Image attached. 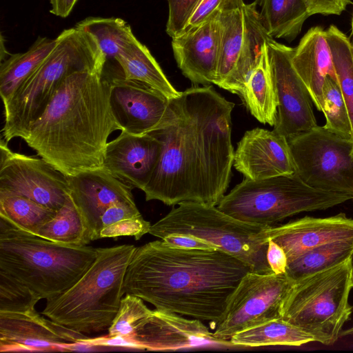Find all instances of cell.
I'll return each mask as SVG.
<instances>
[{
  "mask_svg": "<svg viewBox=\"0 0 353 353\" xmlns=\"http://www.w3.org/2000/svg\"><path fill=\"white\" fill-rule=\"evenodd\" d=\"M234 103L210 85L193 86L169 99L165 117L149 134L161 143L145 200L167 205L198 202L217 205L228 188L234 150Z\"/></svg>",
  "mask_w": 353,
  "mask_h": 353,
  "instance_id": "1",
  "label": "cell"
},
{
  "mask_svg": "<svg viewBox=\"0 0 353 353\" xmlns=\"http://www.w3.org/2000/svg\"><path fill=\"white\" fill-rule=\"evenodd\" d=\"M251 271L219 250L181 248L160 239L136 247L123 290L157 310L217 325L241 279Z\"/></svg>",
  "mask_w": 353,
  "mask_h": 353,
  "instance_id": "2",
  "label": "cell"
},
{
  "mask_svg": "<svg viewBox=\"0 0 353 353\" xmlns=\"http://www.w3.org/2000/svg\"><path fill=\"white\" fill-rule=\"evenodd\" d=\"M110 90L103 70L71 74L23 139L66 176L102 168L108 137L120 130Z\"/></svg>",
  "mask_w": 353,
  "mask_h": 353,
  "instance_id": "3",
  "label": "cell"
},
{
  "mask_svg": "<svg viewBox=\"0 0 353 353\" xmlns=\"http://www.w3.org/2000/svg\"><path fill=\"white\" fill-rule=\"evenodd\" d=\"M105 61L90 32L76 26L63 30L50 54L3 103V139H23L67 77L81 70H103Z\"/></svg>",
  "mask_w": 353,
  "mask_h": 353,
  "instance_id": "4",
  "label": "cell"
},
{
  "mask_svg": "<svg viewBox=\"0 0 353 353\" xmlns=\"http://www.w3.org/2000/svg\"><path fill=\"white\" fill-rule=\"evenodd\" d=\"M97 256V248L54 243L0 217V270L41 299L54 298L72 287Z\"/></svg>",
  "mask_w": 353,
  "mask_h": 353,
  "instance_id": "5",
  "label": "cell"
},
{
  "mask_svg": "<svg viewBox=\"0 0 353 353\" xmlns=\"http://www.w3.org/2000/svg\"><path fill=\"white\" fill-rule=\"evenodd\" d=\"M135 248L128 244L97 248L90 268L63 293L46 300L41 314L85 335L108 330L120 307L126 270Z\"/></svg>",
  "mask_w": 353,
  "mask_h": 353,
  "instance_id": "6",
  "label": "cell"
},
{
  "mask_svg": "<svg viewBox=\"0 0 353 353\" xmlns=\"http://www.w3.org/2000/svg\"><path fill=\"white\" fill-rule=\"evenodd\" d=\"M352 199L350 194L314 188L294 173L245 178L222 197L217 208L243 222L270 227L294 214L327 210Z\"/></svg>",
  "mask_w": 353,
  "mask_h": 353,
  "instance_id": "7",
  "label": "cell"
},
{
  "mask_svg": "<svg viewBox=\"0 0 353 353\" xmlns=\"http://www.w3.org/2000/svg\"><path fill=\"white\" fill-rule=\"evenodd\" d=\"M268 228L236 219L216 205L188 201L152 225L148 233L160 239L171 234H192L242 261L252 272L268 274L272 272L267 261Z\"/></svg>",
  "mask_w": 353,
  "mask_h": 353,
  "instance_id": "8",
  "label": "cell"
},
{
  "mask_svg": "<svg viewBox=\"0 0 353 353\" xmlns=\"http://www.w3.org/2000/svg\"><path fill=\"white\" fill-rule=\"evenodd\" d=\"M352 257L295 281L282 309V319L310 334L314 341L334 344L350 319L353 305Z\"/></svg>",
  "mask_w": 353,
  "mask_h": 353,
  "instance_id": "9",
  "label": "cell"
},
{
  "mask_svg": "<svg viewBox=\"0 0 353 353\" xmlns=\"http://www.w3.org/2000/svg\"><path fill=\"white\" fill-rule=\"evenodd\" d=\"M288 139L296 173L319 190L353 196V140L341 137L323 126Z\"/></svg>",
  "mask_w": 353,
  "mask_h": 353,
  "instance_id": "10",
  "label": "cell"
},
{
  "mask_svg": "<svg viewBox=\"0 0 353 353\" xmlns=\"http://www.w3.org/2000/svg\"><path fill=\"white\" fill-rule=\"evenodd\" d=\"M294 283L285 273L248 272L232 294L213 336L230 341L244 329L282 319L283 303Z\"/></svg>",
  "mask_w": 353,
  "mask_h": 353,
  "instance_id": "11",
  "label": "cell"
},
{
  "mask_svg": "<svg viewBox=\"0 0 353 353\" xmlns=\"http://www.w3.org/2000/svg\"><path fill=\"white\" fill-rule=\"evenodd\" d=\"M0 143V191L31 199L54 211L69 196L67 176L43 158L12 152Z\"/></svg>",
  "mask_w": 353,
  "mask_h": 353,
  "instance_id": "12",
  "label": "cell"
},
{
  "mask_svg": "<svg viewBox=\"0 0 353 353\" xmlns=\"http://www.w3.org/2000/svg\"><path fill=\"white\" fill-rule=\"evenodd\" d=\"M278 107L274 130L286 138L317 125L313 101L292 63L294 48L270 37L265 43Z\"/></svg>",
  "mask_w": 353,
  "mask_h": 353,
  "instance_id": "13",
  "label": "cell"
},
{
  "mask_svg": "<svg viewBox=\"0 0 353 353\" xmlns=\"http://www.w3.org/2000/svg\"><path fill=\"white\" fill-rule=\"evenodd\" d=\"M86 335L76 332L36 310L0 312V352L72 351L86 346Z\"/></svg>",
  "mask_w": 353,
  "mask_h": 353,
  "instance_id": "14",
  "label": "cell"
},
{
  "mask_svg": "<svg viewBox=\"0 0 353 353\" xmlns=\"http://www.w3.org/2000/svg\"><path fill=\"white\" fill-rule=\"evenodd\" d=\"M105 75L110 80V104L120 130L145 134L161 125L168 111V97L145 84L125 79L122 74Z\"/></svg>",
  "mask_w": 353,
  "mask_h": 353,
  "instance_id": "15",
  "label": "cell"
},
{
  "mask_svg": "<svg viewBox=\"0 0 353 353\" xmlns=\"http://www.w3.org/2000/svg\"><path fill=\"white\" fill-rule=\"evenodd\" d=\"M137 349L170 351L205 346H232L215 338L199 319H188L165 310H152L137 325L130 339Z\"/></svg>",
  "mask_w": 353,
  "mask_h": 353,
  "instance_id": "16",
  "label": "cell"
},
{
  "mask_svg": "<svg viewBox=\"0 0 353 353\" xmlns=\"http://www.w3.org/2000/svg\"><path fill=\"white\" fill-rule=\"evenodd\" d=\"M67 178L69 196L85 223L90 241L101 239V218L109 207L120 202L135 203L133 188L102 168Z\"/></svg>",
  "mask_w": 353,
  "mask_h": 353,
  "instance_id": "17",
  "label": "cell"
},
{
  "mask_svg": "<svg viewBox=\"0 0 353 353\" xmlns=\"http://www.w3.org/2000/svg\"><path fill=\"white\" fill-rule=\"evenodd\" d=\"M233 165L252 180L296 173L288 139L261 128L245 132L234 151Z\"/></svg>",
  "mask_w": 353,
  "mask_h": 353,
  "instance_id": "18",
  "label": "cell"
},
{
  "mask_svg": "<svg viewBox=\"0 0 353 353\" xmlns=\"http://www.w3.org/2000/svg\"><path fill=\"white\" fill-rule=\"evenodd\" d=\"M161 151V143L153 135L121 131L108 142L102 168L131 188L143 191L154 174Z\"/></svg>",
  "mask_w": 353,
  "mask_h": 353,
  "instance_id": "19",
  "label": "cell"
},
{
  "mask_svg": "<svg viewBox=\"0 0 353 353\" xmlns=\"http://www.w3.org/2000/svg\"><path fill=\"white\" fill-rule=\"evenodd\" d=\"M219 14L172 37L177 65L193 83L205 85L215 81L220 49Z\"/></svg>",
  "mask_w": 353,
  "mask_h": 353,
  "instance_id": "20",
  "label": "cell"
},
{
  "mask_svg": "<svg viewBox=\"0 0 353 353\" xmlns=\"http://www.w3.org/2000/svg\"><path fill=\"white\" fill-rule=\"evenodd\" d=\"M268 239L279 244L288 261L300 254L328 243L353 241V219L345 213L318 218L305 216L267 228Z\"/></svg>",
  "mask_w": 353,
  "mask_h": 353,
  "instance_id": "21",
  "label": "cell"
},
{
  "mask_svg": "<svg viewBox=\"0 0 353 353\" xmlns=\"http://www.w3.org/2000/svg\"><path fill=\"white\" fill-rule=\"evenodd\" d=\"M292 63L305 83L317 110L323 112V85L327 77L338 84L325 30L314 26L307 31L294 48Z\"/></svg>",
  "mask_w": 353,
  "mask_h": 353,
  "instance_id": "22",
  "label": "cell"
},
{
  "mask_svg": "<svg viewBox=\"0 0 353 353\" xmlns=\"http://www.w3.org/2000/svg\"><path fill=\"white\" fill-rule=\"evenodd\" d=\"M219 21L220 49L214 84L239 95L241 92L239 79V67L246 42L243 8L219 13Z\"/></svg>",
  "mask_w": 353,
  "mask_h": 353,
  "instance_id": "23",
  "label": "cell"
},
{
  "mask_svg": "<svg viewBox=\"0 0 353 353\" xmlns=\"http://www.w3.org/2000/svg\"><path fill=\"white\" fill-rule=\"evenodd\" d=\"M115 61L126 80L145 84L169 99L181 94L170 83L148 48L137 39L119 53Z\"/></svg>",
  "mask_w": 353,
  "mask_h": 353,
  "instance_id": "24",
  "label": "cell"
},
{
  "mask_svg": "<svg viewBox=\"0 0 353 353\" xmlns=\"http://www.w3.org/2000/svg\"><path fill=\"white\" fill-rule=\"evenodd\" d=\"M251 114L259 122L274 126L277 114V97L266 46L240 94Z\"/></svg>",
  "mask_w": 353,
  "mask_h": 353,
  "instance_id": "25",
  "label": "cell"
},
{
  "mask_svg": "<svg viewBox=\"0 0 353 353\" xmlns=\"http://www.w3.org/2000/svg\"><path fill=\"white\" fill-rule=\"evenodd\" d=\"M57 44V38L39 37L24 52L10 54L1 61L0 94L3 103L43 62Z\"/></svg>",
  "mask_w": 353,
  "mask_h": 353,
  "instance_id": "26",
  "label": "cell"
},
{
  "mask_svg": "<svg viewBox=\"0 0 353 353\" xmlns=\"http://www.w3.org/2000/svg\"><path fill=\"white\" fill-rule=\"evenodd\" d=\"M265 30L272 38L294 41L310 17L306 0H255Z\"/></svg>",
  "mask_w": 353,
  "mask_h": 353,
  "instance_id": "27",
  "label": "cell"
},
{
  "mask_svg": "<svg viewBox=\"0 0 353 353\" xmlns=\"http://www.w3.org/2000/svg\"><path fill=\"white\" fill-rule=\"evenodd\" d=\"M230 341L235 347L300 346L314 341L301 328L283 319L267 321L235 333Z\"/></svg>",
  "mask_w": 353,
  "mask_h": 353,
  "instance_id": "28",
  "label": "cell"
},
{
  "mask_svg": "<svg viewBox=\"0 0 353 353\" xmlns=\"http://www.w3.org/2000/svg\"><path fill=\"white\" fill-rule=\"evenodd\" d=\"M353 241H335L307 250L288 261L285 274L297 281L352 257Z\"/></svg>",
  "mask_w": 353,
  "mask_h": 353,
  "instance_id": "29",
  "label": "cell"
},
{
  "mask_svg": "<svg viewBox=\"0 0 353 353\" xmlns=\"http://www.w3.org/2000/svg\"><path fill=\"white\" fill-rule=\"evenodd\" d=\"M75 26L90 32L96 38L105 57V64L116 63L115 58L119 53L137 39L130 26L121 18L88 17Z\"/></svg>",
  "mask_w": 353,
  "mask_h": 353,
  "instance_id": "30",
  "label": "cell"
},
{
  "mask_svg": "<svg viewBox=\"0 0 353 353\" xmlns=\"http://www.w3.org/2000/svg\"><path fill=\"white\" fill-rule=\"evenodd\" d=\"M36 235L67 245H87L91 241L85 223L69 196L55 216L43 224Z\"/></svg>",
  "mask_w": 353,
  "mask_h": 353,
  "instance_id": "31",
  "label": "cell"
},
{
  "mask_svg": "<svg viewBox=\"0 0 353 353\" xmlns=\"http://www.w3.org/2000/svg\"><path fill=\"white\" fill-rule=\"evenodd\" d=\"M56 212L24 196L0 191V217L32 234Z\"/></svg>",
  "mask_w": 353,
  "mask_h": 353,
  "instance_id": "32",
  "label": "cell"
},
{
  "mask_svg": "<svg viewBox=\"0 0 353 353\" xmlns=\"http://www.w3.org/2000/svg\"><path fill=\"white\" fill-rule=\"evenodd\" d=\"M339 85L346 103L353 134V44L336 26L325 30Z\"/></svg>",
  "mask_w": 353,
  "mask_h": 353,
  "instance_id": "33",
  "label": "cell"
},
{
  "mask_svg": "<svg viewBox=\"0 0 353 353\" xmlns=\"http://www.w3.org/2000/svg\"><path fill=\"white\" fill-rule=\"evenodd\" d=\"M325 118L323 127L334 134L353 140L352 129L347 107L339 84L327 77L323 85V108Z\"/></svg>",
  "mask_w": 353,
  "mask_h": 353,
  "instance_id": "34",
  "label": "cell"
},
{
  "mask_svg": "<svg viewBox=\"0 0 353 353\" xmlns=\"http://www.w3.org/2000/svg\"><path fill=\"white\" fill-rule=\"evenodd\" d=\"M41 299L29 287L0 270V312H31Z\"/></svg>",
  "mask_w": 353,
  "mask_h": 353,
  "instance_id": "35",
  "label": "cell"
},
{
  "mask_svg": "<svg viewBox=\"0 0 353 353\" xmlns=\"http://www.w3.org/2000/svg\"><path fill=\"white\" fill-rule=\"evenodd\" d=\"M143 299L127 294L121 299L120 307L111 325L108 329L109 336H122L131 339L139 323L151 312Z\"/></svg>",
  "mask_w": 353,
  "mask_h": 353,
  "instance_id": "36",
  "label": "cell"
},
{
  "mask_svg": "<svg viewBox=\"0 0 353 353\" xmlns=\"http://www.w3.org/2000/svg\"><path fill=\"white\" fill-rule=\"evenodd\" d=\"M245 4L243 0H200L183 31L203 23L217 13L241 9Z\"/></svg>",
  "mask_w": 353,
  "mask_h": 353,
  "instance_id": "37",
  "label": "cell"
},
{
  "mask_svg": "<svg viewBox=\"0 0 353 353\" xmlns=\"http://www.w3.org/2000/svg\"><path fill=\"white\" fill-rule=\"evenodd\" d=\"M168 19L166 32L172 38L181 34L200 0H166Z\"/></svg>",
  "mask_w": 353,
  "mask_h": 353,
  "instance_id": "38",
  "label": "cell"
},
{
  "mask_svg": "<svg viewBox=\"0 0 353 353\" xmlns=\"http://www.w3.org/2000/svg\"><path fill=\"white\" fill-rule=\"evenodd\" d=\"M151 225L150 223L145 221L142 216L128 218L102 228L100 236L102 239L131 236L136 240H139L149 232Z\"/></svg>",
  "mask_w": 353,
  "mask_h": 353,
  "instance_id": "39",
  "label": "cell"
},
{
  "mask_svg": "<svg viewBox=\"0 0 353 353\" xmlns=\"http://www.w3.org/2000/svg\"><path fill=\"white\" fill-rule=\"evenodd\" d=\"M307 7L310 16L320 14L322 15H340L351 0H306Z\"/></svg>",
  "mask_w": 353,
  "mask_h": 353,
  "instance_id": "40",
  "label": "cell"
},
{
  "mask_svg": "<svg viewBox=\"0 0 353 353\" xmlns=\"http://www.w3.org/2000/svg\"><path fill=\"white\" fill-rule=\"evenodd\" d=\"M161 239L170 245L181 248L217 250L206 241L189 234H171Z\"/></svg>",
  "mask_w": 353,
  "mask_h": 353,
  "instance_id": "41",
  "label": "cell"
},
{
  "mask_svg": "<svg viewBox=\"0 0 353 353\" xmlns=\"http://www.w3.org/2000/svg\"><path fill=\"white\" fill-rule=\"evenodd\" d=\"M267 261L275 274H283L286 272L288 258L284 250L276 242L269 239L267 250Z\"/></svg>",
  "mask_w": 353,
  "mask_h": 353,
  "instance_id": "42",
  "label": "cell"
},
{
  "mask_svg": "<svg viewBox=\"0 0 353 353\" xmlns=\"http://www.w3.org/2000/svg\"><path fill=\"white\" fill-rule=\"evenodd\" d=\"M51 6L50 13L61 18H65L72 12L78 0H49Z\"/></svg>",
  "mask_w": 353,
  "mask_h": 353,
  "instance_id": "43",
  "label": "cell"
},
{
  "mask_svg": "<svg viewBox=\"0 0 353 353\" xmlns=\"http://www.w3.org/2000/svg\"><path fill=\"white\" fill-rule=\"evenodd\" d=\"M353 334V327H351L346 330H342L340 333V337L346 336Z\"/></svg>",
  "mask_w": 353,
  "mask_h": 353,
  "instance_id": "44",
  "label": "cell"
},
{
  "mask_svg": "<svg viewBox=\"0 0 353 353\" xmlns=\"http://www.w3.org/2000/svg\"><path fill=\"white\" fill-rule=\"evenodd\" d=\"M352 283H353V254L352 256Z\"/></svg>",
  "mask_w": 353,
  "mask_h": 353,
  "instance_id": "45",
  "label": "cell"
},
{
  "mask_svg": "<svg viewBox=\"0 0 353 353\" xmlns=\"http://www.w3.org/2000/svg\"><path fill=\"white\" fill-rule=\"evenodd\" d=\"M351 28H352V35L353 37V13H352V17Z\"/></svg>",
  "mask_w": 353,
  "mask_h": 353,
  "instance_id": "46",
  "label": "cell"
},
{
  "mask_svg": "<svg viewBox=\"0 0 353 353\" xmlns=\"http://www.w3.org/2000/svg\"></svg>",
  "mask_w": 353,
  "mask_h": 353,
  "instance_id": "47",
  "label": "cell"
}]
</instances>
